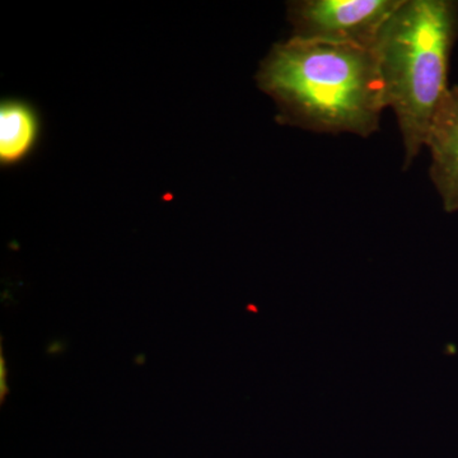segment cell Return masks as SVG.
Here are the masks:
<instances>
[{
  "label": "cell",
  "mask_w": 458,
  "mask_h": 458,
  "mask_svg": "<svg viewBox=\"0 0 458 458\" xmlns=\"http://www.w3.org/2000/svg\"><path fill=\"white\" fill-rule=\"evenodd\" d=\"M427 147L432 179L445 212H458V86L451 87L434 117Z\"/></svg>",
  "instance_id": "277c9868"
},
{
  "label": "cell",
  "mask_w": 458,
  "mask_h": 458,
  "mask_svg": "<svg viewBox=\"0 0 458 458\" xmlns=\"http://www.w3.org/2000/svg\"><path fill=\"white\" fill-rule=\"evenodd\" d=\"M38 134L35 114L25 105H3L0 108V159L3 164L20 161L30 152Z\"/></svg>",
  "instance_id": "5b68a950"
},
{
  "label": "cell",
  "mask_w": 458,
  "mask_h": 458,
  "mask_svg": "<svg viewBox=\"0 0 458 458\" xmlns=\"http://www.w3.org/2000/svg\"><path fill=\"white\" fill-rule=\"evenodd\" d=\"M458 38V2L403 0L386 22L375 51L387 107L399 122L405 167L417 158L451 87L448 69Z\"/></svg>",
  "instance_id": "7a4b0ae2"
},
{
  "label": "cell",
  "mask_w": 458,
  "mask_h": 458,
  "mask_svg": "<svg viewBox=\"0 0 458 458\" xmlns=\"http://www.w3.org/2000/svg\"><path fill=\"white\" fill-rule=\"evenodd\" d=\"M403 0H301L288 7L292 38L375 49Z\"/></svg>",
  "instance_id": "3957f363"
},
{
  "label": "cell",
  "mask_w": 458,
  "mask_h": 458,
  "mask_svg": "<svg viewBox=\"0 0 458 458\" xmlns=\"http://www.w3.org/2000/svg\"><path fill=\"white\" fill-rule=\"evenodd\" d=\"M259 86L279 122L318 132L369 137L387 107L375 49L289 38L261 63Z\"/></svg>",
  "instance_id": "6da1fadb"
}]
</instances>
